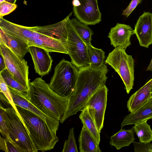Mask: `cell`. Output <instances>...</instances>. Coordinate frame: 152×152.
Instances as JSON below:
<instances>
[{
    "mask_svg": "<svg viewBox=\"0 0 152 152\" xmlns=\"http://www.w3.org/2000/svg\"><path fill=\"white\" fill-rule=\"evenodd\" d=\"M152 119V96L138 109L124 118L121 128L127 125L135 124Z\"/></svg>",
    "mask_w": 152,
    "mask_h": 152,
    "instance_id": "obj_17",
    "label": "cell"
},
{
    "mask_svg": "<svg viewBox=\"0 0 152 152\" xmlns=\"http://www.w3.org/2000/svg\"><path fill=\"white\" fill-rule=\"evenodd\" d=\"M134 34V30L129 25L117 23L111 28L108 37L114 47L126 50L131 44L130 38Z\"/></svg>",
    "mask_w": 152,
    "mask_h": 152,
    "instance_id": "obj_14",
    "label": "cell"
},
{
    "mask_svg": "<svg viewBox=\"0 0 152 152\" xmlns=\"http://www.w3.org/2000/svg\"><path fill=\"white\" fill-rule=\"evenodd\" d=\"M0 112L2 114L11 140L23 152L38 151L18 114L12 107L4 108L1 104Z\"/></svg>",
    "mask_w": 152,
    "mask_h": 152,
    "instance_id": "obj_5",
    "label": "cell"
},
{
    "mask_svg": "<svg viewBox=\"0 0 152 152\" xmlns=\"http://www.w3.org/2000/svg\"><path fill=\"white\" fill-rule=\"evenodd\" d=\"M29 47L35 46L49 52H56L68 54L66 45L61 41L34 31L27 41Z\"/></svg>",
    "mask_w": 152,
    "mask_h": 152,
    "instance_id": "obj_11",
    "label": "cell"
},
{
    "mask_svg": "<svg viewBox=\"0 0 152 152\" xmlns=\"http://www.w3.org/2000/svg\"><path fill=\"white\" fill-rule=\"evenodd\" d=\"M76 32L86 45H91L92 36L94 34L92 30L87 25L79 21L76 18L71 19Z\"/></svg>",
    "mask_w": 152,
    "mask_h": 152,
    "instance_id": "obj_25",
    "label": "cell"
},
{
    "mask_svg": "<svg viewBox=\"0 0 152 152\" xmlns=\"http://www.w3.org/2000/svg\"><path fill=\"white\" fill-rule=\"evenodd\" d=\"M131 129L139 138V142L147 143L152 141V130L147 121L134 124Z\"/></svg>",
    "mask_w": 152,
    "mask_h": 152,
    "instance_id": "obj_23",
    "label": "cell"
},
{
    "mask_svg": "<svg viewBox=\"0 0 152 152\" xmlns=\"http://www.w3.org/2000/svg\"><path fill=\"white\" fill-rule=\"evenodd\" d=\"M66 46L71 62L78 69L89 65L86 44L79 35L69 18L66 23Z\"/></svg>",
    "mask_w": 152,
    "mask_h": 152,
    "instance_id": "obj_7",
    "label": "cell"
},
{
    "mask_svg": "<svg viewBox=\"0 0 152 152\" xmlns=\"http://www.w3.org/2000/svg\"><path fill=\"white\" fill-rule=\"evenodd\" d=\"M0 53L3 56L6 68L14 79L21 84L29 88V67L27 61L21 59L4 45L0 43Z\"/></svg>",
    "mask_w": 152,
    "mask_h": 152,
    "instance_id": "obj_8",
    "label": "cell"
},
{
    "mask_svg": "<svg viewBox=\"0 0 152 152\" xmlns=\"http://www.w3.org/2000/svg\"><path fill=\"white\" fill-rule=\"evenodd\" d=\"M0 98L1 101L4 105L7 106L8 107H12L8 99L1 92H0Z\"/></svg>",
    "mask_w": 152,
    "mask_h": 152,
    "instance_id": "obj_33",
    "label": "cell"
},
{
    "mask_svg": "<svg viewBox=\"0 0 152 152\" xmlns=\"http://www.w3.org/2000/svg\"><path fill=\"white\" fill-rule=\"evenodd\" d=\"M141 1L142 0H132L127 8L123 11L122 15L126 18L129 17Z\"/></svg>",
    "mask_w": 152,
    "mask_h": 152,
    "instance_id": "obj_31",
    "label": "cell"
},
{
    "mask_svg": "<svg viewBox=\"0 0 152 152\" xmlns=\"http://www.w3.org/2000/svg\"><path fill=\"white\" fill-rule=\"evenodd\" d=\"M9 88L13 101L16 105L25 109L38 115L57 132L59 126V121L52 118L44 114L17 91L10 87Z\"/></svg>",
    "mask_w": 152,
    "mask_h": 152,
    "instance_id": "obj_15",
    "label": "cell"
},
{
    "mask_svg": "<svg viewBox=\"0 0 152 152\" xmlns=\"http://www.w3.org/2000/svg\"><path fill=\"white\" fill-rule=\"evenodd\" d=\"M151 92L152 93V87H151Z\"/></svg>",
    "mask_w": 152,
    "mask_h": 152,
    "instance_id": "obj_38",
    "label": "cell"
},
{
    "mask_svg": "<svg viewBox=\"0 0 152 152\" xmlns=\"http://www.w3.org/2000/svg\"><path fill=\"white\" fill-rule=\"evenodd\" d=\"M80 152H101L99 145L95 139L84 126L79 137Z\"/></svg>",
    "mask_w": 152,
    "mask_h": 152,
    "instance_id": "obj_20",
    "label": "cell"
},
{
    "mask_svg": "<svg viewBox=\"0 0 152 152\" xmlns=\"http://www.w3.org/2000/svg\"><path fill=\"white\" fill-rule=\"evenodd\" d=\"M16 106L18 115L37 151L44 152L53 149L59 140L56 135L57 132L38 115Z\"/></svg>",
    "mask_w": 152,
    "mask_h": 152,
    "instance_id": "obj_3",
    "label": "cell"
},
{
    "mask_svg": "<svg viewBox=\"0 0 152 152\" xmlns=\"http://www.w3.org/2000/svg\"><path fill=\"white\" fill-rule=\"evenodd\" d=\"M151 95L152 96V93H151Z\"/></svg>",
    "mask_w": 152,
    "mask_h": 152,
    "instance_id": "obj_39",
    "label": "cell"
},
{
    "mask_svg": "<svg viewBox=\"0 0 152 152\" xmlns=\"http://www.w3.org/2000/svg\"><path fill=\"white\" fill-rule=\"evenodd\" d=\"M0 29L5 33L27 42L34 32L30 27L14 23L1 17H0Z\"/></svg>",
    "mask_w": 152,
    "mask_h": 152,
    "instance_id": "obj_19",
    "label": "cell"
},
{
    "mask_svg": "<svg viewBox=\"0 0 152 152\" xmlns=\"http://www.w3.org/2000/svg\"><path fill=\"white\" fill-rule=\"evenodd\" d=\"M74 15L80 22L87 25H95L102 20L97 0H73Z\"/></svg>",
    "mask_w": 152,
    "mask_h": 152,
    "instance_id": "obj_9",
    "label": "cell"
},
{
    "mask_svg": "<svg viewBox=\"0 0 152 152\" xmlns=\"http://www.w3.org/2000/svg\"><path fill=\"white\" fill-rule=\"evenodd\" d=\"M81 111L79 117L83 126L87 129L99 144L100 141V132L90 115L87 107H85Z\"/></svg>",
    "mask_w": 152,
    "mask_h": 152,
    "instance_id": "obj_22",
    "label": "cell"
},
{
    "mask_svg": "<svg viewBox=\"0 0 152 152\" xmlns=\"http://www.w3.org/2000/svg\"><path fill=\"white\" fill-rule=\"evenodd\" d=\"M108 91L106 85L101 88L90 97L85 106L88 108L90 115L100 132L103 126Z\"/></svg>",
    "mask_w": 152,
    "mask_h": 152,
    "instance_id": "obj_10",
    "label": "cell"
},
{
    "mask_svg": "<svg viewBox=\"0 0 152 152\" xmlns=\"http://www.w3.org/2000/svg\"><path fill=\"white\" fill-rule=\"evenodd\" d=\"M134 132L131 129L126 130L122 128L110 138V144L119 150L122 148L129 146L135 140Z\"/></svg>",
    "mask_w": 152,
    "mask_h": 152,
    "instance_id": "obj_21",
    "label": "cell"
},
{
    "mask_svg": "<svg viewBox=\"0 0 152 152\" xmlns=\"http://www.w3.org/2000/svg\"><path fill=\"white\" fill-rule=\"evenodd\" d=\"M62 152H78L74 135V129L71 128L67 140L64 142Z\"/></svg>",
    "mask_w": 152,
    "mask_h": 152,
    "instance_id": "obj_27",
    "label": "cell"
},
{
    "mask_svg": "<svg viewBox=\"0 0 152 152\" xmlns=\"http://www.w3.org/2000/svg\"><path fill=\"white\" fill-rule=\"evenodd\" d=\"M17 5L6 1L0 3V17H3L8 15L14 11L17 8Z\"/></svg>",
    "mask_w": 152,
    "mask_h": 152,
    "instance_id": "obj_29",
    "label": "cell"
},
{
    "mask_svg": "<svg viewBox=\"0 0 152 152\" xmlns=\"http://www.w3.org/2000/svg\"><path fill=\"white\" fill-rule=\"evenodd\" d=\"M17 0H0V3L6 1L13 4H15Z\"/></svg>",
    "mask_w": 152,
    "mask_h": 152,
    "instance_id": "obj_36",
    "label": "cell"
},
{
    "mask_svg": "<svg viewBox=\"0 0 152 152\" xmlns=\"http://www.w3.org/2000/svg\"><path fill=\"white\" fill-rule=\"evenodd\" d=\"M28 50L33 62L35 72L41 76L48 74L51 70L53 62L49 52L35 46H29Z\"/></svg>",
    "mask_w": 152,
    "mask_h": 152,
    "instance_id": "obj_13",
    "label": "cell"
},
{
    "mask_svg": "<svg viewBox=\"0 0 152 152\" xmlns=\"http://www.w3.org/2000/svg\"><path fill=\"white\" fill-rule=\"evenodd\" d=\"M146 70L150 71H152V58L149 65L146 69Z\"/></svg>",
    "mask_w": 152,
    "mask_h": 152,
    "instance_id": "obj_37",
    "label": "cell"
},
{
    "mask_svg": "<svg viewBox=\"0 0 152 152\" xmlns=\"http://www.w3.org/2000/svg\"><path fill=\"white\" fill-rule=\"evenodd\" d=\"M140 45L148 48L152 44V13L144 12L138 19L134 30Z\"/></svg>",
    "mask_w": 152,
    "mask_h": 152,
    "instance_id": "obj_12",
    "label": "cell"
},
{
    "mask_svg": "<svg viewBox=\"0 0 152 152\" xmlns=\"http://www.w3.org/2000/svg\"><path fill=\"white\" fill-rule=\"evenodd\" d=\"M125 50L120 48H115L109 53L105 62L120 76L129 94L134 86V61L132 55L127 54Z\"/></svg>",
    "mask_w": 152,
    "mask_h": 152,
    "instance_id": "obj_6",
    "label": "cell"
},
{
    "mask_svg": "<svg viewBox=\"0 0 152 152\" xmlns=\"http://www.w3.org/2000/svg\"><path fill=\"white\" fill-rule=\"evenodd\" d=\"M152 86V78L131 96L127 104L130 113L138 109L151 97Z\"/></svg>",
    "mask_w": 152,
    "mask_h": 152,
    "instance_id": "obj_18",
    "label": "cell"
},
{
    "mask_svg": "<svg viewBox=\"0 0 152 152\" xmlns=\"http://www.w3.org/2000/svg\"><path fill=\"white\" fill-rule=\"evenodd\" d=\"M0 43L8 47L21 59L29 52V47L26 41L5 33L1 29Z\"/></svg>",
    "mask_w": 152,
    "mask_h": 152,
    "instance_id": "obj_16",
    "label": "cell"
},
{
    "mask_svg": "<svg viewBox=\"0 0 152 152\" xmlns=\"http://www.w3.org/2000/svg\"><path fill=\"white\" fill-rule=\"evenodd\" d=\"M5 140L7 152H22L20 149L14 144Z\"/></svg>",
    "mask_w": 152,
    "mask_h": 152,
    "instance_id": "obj_32",
    "label": "cell"
},
{
    "mask_svg": "<svg viewBox=\"0 0 152 152\" xmlns=\"http://www.w3.org/2000/svg\"><path fill=\"white\" fill-rule=\"evenodd\" d=\"M0 75L2 77L8 87L17 91L26 99L28 89L16 80L7 68L0 72Z\"/></svg>",
    "mask_w": 152,
    "mask_h": 152,
    "instance_id": "obj_26",
    "label": "cell"
},
{
    "mask_svg": "<svg viewBox=\"0 0 152 152\" xmlns=\"http://www.w3.org/2000/svg\"><path fill=\"white\" fill-rule=\"evenodd\" d=\"M6 68L4 58L0 53V72Z\"/></svg>",
    "mask_w": 152,
    "mask_h": 152,
    "instance_id": "obj_35",
    "label": "cell"
},
{
    "mask_svg": "<svg viewBox=\"0 0 152 152\" xmlns=\"http://www.w3.org/2000/svg\"><path fill=\"white\" fill-rule=\"evenodd\" d=\"M26 99L39 110L60 121L66 111L69 99L54 92L41 77L30 82Z\"/></svg>",
    "mask_w": 152,
    "mask_h": 152,
    "instance_id": "obj_2",
    "label": "cell"
},
{
    "mask_svg": "<svg viewBox=\"0 0 152 152\" xmlns=\"http://www.w3.org/2000/svg\"><path fill=\"white\" fill-rule=\"evenodd\" d=\"M78 72V68L71 61L63 58L55 67L50 87L59 96L69 98L74 91Z\"/></svg>",
    "mask_w": 152,
    "mask_h": 152,
    "instance_id": "obj_4",
    "label": "cell"
},
{
    "mask_svg": "<svg viewBox=\"0 0 152 152\" xmlns=\"http://www.w3.org/2000/svg\"><path fill=\"white\" fill-rule=\"evenodd\" d=\"M0 149L5 152H7L6 140L3 137L2 138L1 136L0 138Z\"/></svg>",
    "mask_w": 152,
    "mask_h": 152,
    "instance_id": "obj_34",
    "label": "cell"
},
{
    "mask_svg": "<svg viewBox=\"0 0 152 152\" xmlns=\"http://www.w3.org/2000/svg\"><path fill=\"white\" fill-rule=\"evenodd\" d=\"M86 45L89 61V65L96 67L102 66L104 64L105 52L101 49L95 48L91 44Z\"/></svg>",
    "mask_w": 152,
    "mask_h": 152,
    "instance_id": "obj_24",
    "label": "cell"
},
{
    "mask_svg": "<svg viewBox=\"0 0 152 152\" xmlns=\"http://www.w3.org/2000/svg\"><path fill=\"white\" fill-rule=\"evenodd\" d=\"M107 70L104 64L99 67L88 65L78 69L75 89L68 98L67 109L60 121L61 123H63L69 117L79 111H81L92 95L105 85Z\"/></svg>",
    "mask_w": 152,
    "mask_h": 152,
    "instance_id": "obj_1",
    "label": "cell"
},
{
    "mask_svg": "<svg viewBox=\"0 0 152 152\" xmlns=\"http://www.w3.org/2000/svg\"><path fill=\"white\" fill-rule=\"evenodd\" d=\"M0 88L1 90L0 92H1L7 98L12 106L14 108L15 111L18 114V111L16 108V106L13 101L11 91L9 87L2 77L0 75Z\"/></svg>",
    "mask_w": 152,
    "mask_h": 152,
    "instance_id": "obj_28",
    "label": "cell"
},
{
    "mask_svg": "<svg viewBox=\"0 0 152 152\" xmlns=\"http://www.w3.org/2000/svg\"><path fill=\"white\" fill-rule=\"evenodd\" d=\"M135 152H152V143L134 141L133 142Z\"/></svg>",
    "mask_w": 152,
    "mask_h": 152,
    "instance_id": "obj_30",
    "label": "cell"
}]
</instances>
